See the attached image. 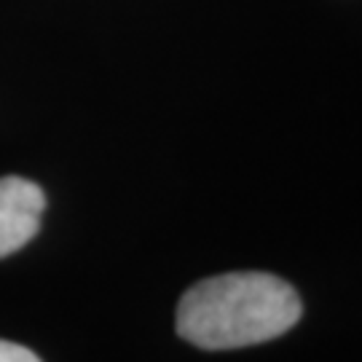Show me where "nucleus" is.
<instances>
[{
    "label": "nucleus",
    "instance_id": "obj_1",
    "mask_svg": "<svg viewBox=\"0 0 362 362\" xmlns=\"http://www.w3.org/2000/svg\"><path fill=\"white\" fill-rule=\"evenodd\" d=\"M303 314L296 287L266 272L196 282L177 303V336L199 349H245L285 336Z\"/></svg>",
    "mask_w": 362,
    "mask_h": 362
},
{
    "label": "nucleus",
    "instance_id": "obj_3",
    "mask_svg": "<svg viewBox=\"0 0 362 362\" xmlns=\"http://www.w3.org/2000/svg\"><path fill=\"white\" fill-rule=\"evenodd\" d=\"M0 362H40V357L27 346H19L11 341H0Z\"/></svg>",
    "mask_w": 362,
    "mask_h": 362
},
{
    "label": "nucleus",
    "instance_id": "obj_2",
    "mask_svg": "<svg viewBox=\"0 0 362 362\" xmlns=\"http://www.w3.org/2000/svg\"><path fill=\"white\" fill-rule=\"evenodd\" d=\"M46 196L38 182L0 177V258H8L38 233Z\"/></svg>",
    "mask_w": 362,
    "mask_h": 362
}]
</instances>
